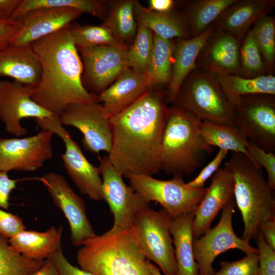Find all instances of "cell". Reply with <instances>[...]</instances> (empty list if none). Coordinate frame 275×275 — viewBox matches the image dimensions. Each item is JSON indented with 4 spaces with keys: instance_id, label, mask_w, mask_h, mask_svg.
I'll return each instance as SVG.
<instances>
[{
    "instance_id": "40",
    "label": "cell",
    "mask_w": 275,
    "mask_h": 275,
    "mask_svg": "<svg viewBox=\"0 0 275 275\" xmlns=\"http://www.w3.org/2000/svg\"><path fill=\"white\" fill-rule=\"evenodd\" d=\"M252 253L237 261H222L220 269L213 275H258V255Z\"/></svg>"
},
{
    "instance_id": "22",
    "label": "cell",
    "mask_w": 275,
    "mask_h": 275,
    "mask_svg": "<svg viewBox=\"0 0 275 275\" xmlns=\"http://www.w3.org/2000/svg\"><path fill=\"white\" fill-rule=\"evenodd\" d=\"M272 0H237L215 20V27L239 42L249 28L273 8Z\"/></svg>"
},
{
    "instance_id": "34",
    "label": "cell",
    "mask_w": 275,
    "mask_h": 275,
    "mask_svg": "<svg viewBox=\"0 0 275 275\" xmlns=\"http://www.w3.org/2000/svg\"><path fill=\"white\" fill-rule=\"evenodd\" d=\"M45 260H33L19 254L8 239L0 234V275H31L42 267Z\"/></svg>"
},
{
    "instance_id": "3",
    "label": "cell",
    "mask_w": 275,
    "mask_h": 275,
    "mask_svg": "<svg viewBox=\"0 0 275 275\" xmlns=\"http://www.w3.org/2000/svg\"><path fill=\"white\" fill-rule=\"evenodd\" d=\"M77 261L80 268L95 275H152L133 226L87 240Z\"/></svg>"
},
{
    "instance_id": "23",
    "label": "cell",
    "mask_w": 275,
    "mask_h": 275,
    "mask_svg": "<svg viewBox=\"0 0 275 275\" xmlns=\"http://www.w3.org/2000/svg\"><path fill=\"white\" fill-rule=\"evenodd\" d=\"M41 74L40 62L31 45H8L0 49V76L35 86Z\"/></svg>"
},
{
    "instance_id": "39",
    "label": "cell",
    "mask_w": 275,
    "mask_h": 275,
    "mask_svg": "<svg viewBox=\"0 0 275 275\" xmlns=\"http://www.w3.org/2000/svg\"><path fill=\"white\" fill-rule=\"evenodd\" d=\"M248 157L257 166L265 170L267 184L275 190V153L267 152L249 141L246 148Z\"/></svg>"
},
{
    "instance_id": "32",
    "label": "cell",
    "mask_w": 275,
    "mask_h": 275,
    "mask_svg": "<svg viewBox=\"0 0 275 275\" xmlns=\"http://www.w3.org/2000/svg\"><path fill=\"white\" fill-rule=\"evenodd\" d=\"M174 44L171 40L154 34L151 52L146 75L152 87L169 84L173 63Z\"/></svg>"
},
{
    "instance_id": "2",
    "label": "cell",
    "mask_w": 275,
    "mask_h": 275,
    "mask_svg": "<svg viewBox=\"0 0 275 275\" xmlns=\"http://www.w3.org/2000/svg\"><path fill=\"white\" fill-rule=\"evenodd\" d=\"M70 25L31 44L41 69L32 99L59 117L71 104L98 102L97 95L83 85V65Z\"/></svg>"
},
{
    "instance_id": "10",
    "label": "cell",
    "mask_w": 275,
    "mask_h": 275,
    "mask_svg": "<svg viewBox=\"0 0 275 275\" xmlns=\"http://www.w3.org/2000/svg\"><path fill=\"white\" fill-rule=\"evenodd\" d=\"M35 121L39 127L52 131L64 142L65 151L61 158L66 171L79 191L92 200H102V180L98 167L86 158L79 146L63 126L59 117L53 115Z\"/></svg>"
},
{
    "instance_id": "46",
    "label": "cell",
    "mask_w": 275,
    "mask_h": 275,
    "mask_svg": "<svg viewBox=\"0 0 275 275\" xmlns=\"http://www.w3.org/2000/svg\"><path fill=\"white\" fill-rule=\"evenodd\" d=\"M19 26L18 20L0 19V49L9 45L11 38Z\"/></svg>"
},
{
    "instance_id": "9",
    "label": "cell",
    "mask_w": 275,
    "mask_h": 275,
    "mask_svg": "<svg viewBox=\"0 0 275 275\" xmlns=\"http://www.w3.org/2000/svg\"><path fill=\"white\" fill-rule=\"evenodd\" d=\"M233 109L234 124L247 139L266 152L275 153L274 96H243Z\"/></svg>"
},
{
    "instance_id": "5",
    "label": "cell",
    "mask_w": 275,
    "mask_h": 275,
    "mask_svg": "<svg viewBox=\"0 0 275 275\" xmlns=\"http://www.w3.org/2000/svg\"><path fill=\"white\" fill-rule=\"evenodd\" d=\"M224 167L234 178V197L244 224L241 238L250 242L262 223L275 218L274 190L268 185L262 168L243 153L232 152Z\"/></svg>"
},
{
    "instance_id": "12",
    "label": "cell",
    "mask_w": 275,
    "mask_h": 275,
    "mask_svg": "<svg viewBox=\"0 0 275 275\" xmlns=\"http://www.w3.org/2000/svg\"><path fill=\"white\" fill-rule=\"evenodd\" d=\"M235 206L233 201L227 204L217 225L210 228L199 238H194L193 250L199 275H213L214 259L229 250L238 249L246 255L258 253L257 248L238 237L234 231L232 218Z\"/></svg>"
},
{
    "instance_id": "14",
    "label": "cell",
    "mask_w": 275,
    "mask_h": 275,
    "mask_svg": "<svg viewBox=\"0 0 275 275\" xmlns=\"http://www.w3.org/2000/svg\"><path fill=\"white\" fill-rule=\"evenodd\" d=\"M54 133L42 129L36 134L23 138L0 137V170L33 172L53 157Z\"/></svg>"
},
{
    "instance_id": "49",
    "label": "cell",
    "mask_w": 275,
    "mask_h": 275,
    "mask_svg": "<svg viewBox=\"0 0 275 275\" xmlns=\"http://www.w3.org/2000/svg\"><path fill=\"white\" fill-rule=\"evenodd\" d=\"M150 10L159 13L171 12L174 2L172 0H150L149 1Z\"/></svg>"
},
{
    "instance_id": "38",
    "label": "cell",
    "mask_w": 275,
    "mask_h": 275,
    "mask_svg": "<svg viewBox=\"0 0 275 275\" xmlns=\"http://www.w3.org/2000/svg\"><path fill=\"white\" fill-rule=\"evenodd\" d=\"M240 60L244 73L256 74L263 69L264 63L251 30L247 33L240 48Z\"/></svg>"
},
{
    "instance_id": "28",
    "label": "cell",
    "mask_w": 275,
    "mask_h": 275,
    "mask_svg": "<svg viewBox=\"0 0 275 275\" xmlns=\"http://www.w3.org/2000/svg\"><path fill=\"white\" fill-rule=\"evenodd\" d=\"M233 107L241 96L253 94L275 95V77L260 75L246 78L238 75H213Z\"/></svg>"
},
{
    "instance_id": "29",
    "label": "cell",
    "mask_w": 275,
    "mask_h": 275,
    "mask_svg": "<svg viewBox=\"0 0 275 275\" xmlns=\"http://www.w3.org/2000/svg\"><path fill=\"white\" fill-rule=\"evenodd\" d=\"M108 2L98 0H21L10 19L18 20L25 13L43 8L68 7L104 19Z\"/></svg>"
},
{
    "instance_id": "45",
    "label": "cell",
    "mask_w": 275,
    "mask_h": 275,
    "mask_svg": "<svg viewBox=\"0 0 275 275\" xmlns=\"http://www.w3.org/2000/svg\"><path fill=\"white\" fill-rule=\"evenodd\" d=\"M17 182V180L10 178L7 172L0 170V208L8 209L10 196Z\"/></svg>"
},
{
    "instance_id": "31",
    "label": "cell",
    "mask_w": 275,
    "mask_h": 275,
    "mask_svg": "<svg viewBox=\"0 0 275 275\" xmlns=\"http://www.w3.org/2000/svg\"><path fill=\"white\" fill-rule=\"evenodd\" d=\"M135 1L121 0L111 3L108 12L102 24L112 32L122 43L133 41L138 24L134 16Z\"/></svg>"
},
{
    "instance_id": "7",
    "label": "cell",
    "mask_w": 275,
    "mask_h": 275,
    "mask_svg": "<svg viewBox=\"0 0 275 275\" xmlns=\"http://www.w3.org/2000/svg\"><path fill=\"white\" fill-rule=\"evenodd\" d=\"M125 177L136 193L149 203H158L172 218L194 212L208 188L191 187L184 182L183 177L179 176L169 180L145 175H129Z\"/></svg>"
},
{
    "instance_id": "4",
    "label": "cell",
    "mask_w": 275,
    "mask_h": 275,
    "mask_svg": "<svg viewBox=\"0 0 275 275\" xmlns=\"http://www.w3.org/2000/svg\"><path fill=\"white\" fill-rule=\"evenodd\" d=\"M202 121L175 106L169 107L161 145L160 168L183 177L198 170L212 152L199 128Z\"/></svg>"
},
{
    "instance_id": "36",
    "label": "cell",
    "mask_w": 275,
    "mask_h": 275,
    "mask_svg": "<svg viewBox=\"0 0 275 275\" xmlns=\"http://www.w3.org/2000/svg\"><path fill=\"white\" fill-rule=\"evenodd\" d=\"M70 31L77 47L94 45H112L125 47L105 26L73 24Z\"/></svg>"
},
{
    "instance_id": "25",
    "label": "cell",
    "mask_w": 275,
    "mask_h": 275,
    "mask_svg": "<svg viewBox=\"0 0 275 275\" xmlns=\"http://www.w3.org/2000/svg\"><path fill=\"white\" fill-rule=\"evenodd\" d=\"M62 227L43 232L24 230L8 239L18 253L33 260H45L61 246Z\"/></svg>"
},
{
    "instance_id": "35",
    "label": "cell",
    "mask_w": 275,
    "mask_h": 275,
    "mask_svg": "<svg viewBox=\"0 0 275 275\" xmlns=\"http://www.w3.org/2000/svg\"><path fill=\"white\" fill-rule=\"evenodd\" d=\"M132 43L126 52L127 67L143 74L146 73L148 62L153 42V32L148 28L138 24Z\"/></svg>"
},
{
    "instance_id": "8",
    "label": "cell",
    "mask_w": 275,
    "mask_h": 275,
    "mask_svg": "<svg viewBox=\"0 0 275 275\" xmlns=\"http://www.w3.org/2000/svg\"><path fill=\"white\" fill-rule=\"evenodd\" d=\"M171 221L162 208L156 211L148 207L137 214L133 225L146 257L156 263L164 275L177 273Z\"/></svg>"
},
{
    "instance_id": "33",
    "label": "cell",
    "mask_w": 275,
    "mask_h": 275,
    "mask_svg": "<svg viewBox=\"0 0 275 275\" xmlns=\"http://www.w3.org/2000/svg\"><path fill=\"white\" fill-rule=\"evenodd\" d=\"M237 0H199L188 9L185 20L194 37L202 33L210 23Z\"/></svg>"
},
{
    "instance_id": "11",
    "label": "cell",
    "mask_w": 275,
    "mask_h": 275,
    "mask_svg": "<svg viewBox=\"0 0 275 275\" xmlns=\"http://www.w3.org/2000/svg\"><path fill=\"white\" fill-rule=\"evenodd\" d=\"M99 159L98 168L102 180L103 200L107 203L114 217L113 225L108 231L116 232L130 229L137 214L149 207L150 203L125 183L123 175L111 163L107 155Z\"/></svg>"
},
{
    "instance_id": "51",
    "label": "cell",
    "mask_w": 275,
    "mask_h": 275,
    "mask_svg": "<svg viewBox=\"0 0 275 275\" xmlns=\"http://www.w3.org/2000/svg\"><path fill=\"white\" fill-rule=\"evenodd\" d=\"M149 266L152 275H162L160 272V269L155 265L149 261Z\"/></svg>"
},
{
    "instance_id": "27",
    "label": "cell",
    "mask_w": 275,
    "mask_h": 275,
    "mask_svg": "<svg viewBox=\"0 0 275 275\" xmlns=\"http://www.w3.org/2000/svg\"><path fill=\"white\" fill-rule=\"evenodd\" d=\"M133 12L137 23L148 28L163 39L171 40L188 36L189 30L185 19L171 12H156L135 1Z\"/></svg>"
},
{
    "instance_id": "24",
    "label": "cell",
    "mask_w": 275,
    "mask_h": 275,
    "mask_svg": "<svg viewBox=\"0 0 275 275\" xmlns=\"http://www.w3.org/2000/svg\"><path fill=\"white\" fill-rule=\"evenodd\" d=\"M202 49L206 72L212 75L233 74L241 71L239 41L233 36L218 33Z\"/></svg>"
},
{
    "instance_id": "43",
    "label": "cell",
    "mask_w": 275,
    "mask_h": 275,
    "mask_svg": "<svg viewBox=\"0 0 275 275\" xmlns=\"http://www.w3.org/2000/svg\"><path fill=\"white\" fill-rule=\"evenodd\" d=\"M25 230L26 227L20 217L0 208V234L9 239Z\"/></svg>"
},
{
    "instance_id": "1",
    "label": "cell",
    "mask_w": 275,
    "mask_h": 275,
    "mask_svg": "<svg viewBox=\"0 0 275 275\" xmlns=\"http://www.w3.org/2000/svg\"><path fill=\"white\" fill-rule=\"evenodd\" d=\"M167 96L153 90L110 118L112 145L108 159L123 176H152L160 171L162 135L169 107Z\"/></svg>"
},
{
    "instance_id": "20",
    "label": "cell",
    "mask_w": 275,
    "mask_h": 275,
    "mask_svg": "<svg viewBox=\"0 0 275 275\" xmlns=\"http://www.w3.org/2000/svg\"><path fill=\"white\" fill-rule=\"evenodd\" d=\"M145 74L126 67L117 79L97 96L104 116L109 119L135 102L152 88Z\"/></svg>"
},
{
    "instance_id": "47",
    "label": "cell",
    "mask_w": 275,
    "mask_h": 275,
    "mask_svg": "<svg viewBox=\"0 0 275 275\" xmlns=\"http://www.w3.org/2000/svg\"><path fill=\"white\" fill-rule=\"evenodd\" d=\"M259 231L267 244L275 250V218L262 223Z\"/></svg>"
},
{
    "instance_id": "18",
    "label": "cell",
    "mask_w": 275,
    "mask_h": 275,
    "mask_svg": "<svg viewBox=\"0 0 275 275\" xmlns=\"http://www.w3.org/2000/svg\"><path fill=\"white\" fill-rule=\"evenodd\" d=\"M84 13L68 8L39 9L31 11L19 18L18 29L10 44L26 46L70 24Z\"/></svg>"
},
{
    "instance_id": "19",
    "label": "cell",
    "mask_w": 275,
    "mask_h": 275,
    "mask_svg": "<svg viewBox=\"0 0 275 275\" xmlns=\"http://www.w3.org/2000/svg\"><path fill=\"white\" fill-rule=\"evenodd\" d=\"M207 191L194 212L193 234L202 236L210 227L219 211L234 198L233 174L225 167L219 168L211 180Z\"/></svg>"
},
{
    "instance_id": "50",
    "label": "cell",
    "mask_w": 275,
    "mask_h": 275,
    "mask_svg": "<svg viewBox=\"0 0 275 275\" xmlns=\"http://www.w3.org/2000/svg\"><path fill=\"white\" fill-rule=\"evenodd\" d=\"M31 275H59L57 270L49 259H46L43 265Z\"/></svg>"
},
{
    "instance_id": "15",
    "label": "cell",
    "mask_w": 275,
    "mask_h": 275,
    "mask_svg": "<svg viewBox=\"0 0 275 275\" xmlns=\"http://www.w3.org/2000/svg\"><path fill=\"white\" fill-rule=\"evenodd\" d=\"M39 180L46 187L54 204L67 219L71 241L74 246H81L96 235L88 218L85 201L76 195L64 177L50 172Z\"/></svg>"
},
{
    "instance_id": "21",
    "label": "cell",
    "mask_w": 275,
    "mask_h": 275,
    "mask_svg": "<svg viewBox=\"0 0 275 275\" xmlns=\"http://www.w3.org/2000/svg\"><path fill=\"white\" fill-rule=\"evenodd\" d=\"M210 25L201 34L189 39H182L174 45L171 76L166 96L173 102L187 76L196 69V62L202 50L215 32Z\"/></svg>"
},
{
    "instance_id": "41",
    "label": "cell",
    "mask_w": 275,
    "mask_h": 275,
    "mask_svg": "<svg viewBox=\"0 0 275 275\" xmlns=\"http://www.w3.org/2000/svg\"><path fill=\"white\" fill-rule=\"evenodd\" d=\"M254 239L258 246V275H275V250L267 244L259 231Z\"/></svg>"
},
{
    "instance_id": "37",
    "label": "cell",
    "mask_w": 275,
    "mask_h": 275,
    "mask_svg": "<svg viewBox=\"0 0 275 275\" xmlns=\"http://www.w3.org/2000/svg\"><path fill=\"white\" fill-rule=\"evenodd\" d=\"M251 30L254 39L268 67L275 59V21L267 14L258 20Z\"/></svg>"
},
{
    "instance_id": "6",
    "label": "cell",
    "mask_w": 275,
    "mask_h": 275,
    "mask_svg": "<svg viewBox=\"0 0 275 275\" xmlns=\"http://www.w3.org/2000/svg\"><path fill=\"white\" fill-rule=\"evenodd\" d=\"M195 69L182 84L173 105L186 110L202 121L235 125L233 107L214 75Z\"/></svg>"
},
{
    "instance_id": "26",
    "label": "cell",
    "mask_w": 275,
    "mask_h": 275,
    "mask_svg": "<svg viewBox=\"0 0 275 275\" xmlns=\"http://www.w3.org/2000/svg\"><path fill=\"white\" fill-rule=\"evenodd\" d=\"M194 212L172 218L170 230L173 237L177 275H199L193 250V222Z\"/></svg>"
},
{
    "instance_id": "17",
    "label": "cell",
    "mask_w": 275,
    "mask_h": 275,
    "mask_svg": "<svg viewBox=\"0 0 275 275\" xmlns=\"http://www.w3.org/2000/svg\"><path fill=\"white\" fill-rule=\"evenodd\" d=\"M33 87L20 82L0 80V120L6 131L16 137L26 134L20 121L24 118L42 119L53 115L32 99Z\"/></svg>"
},
{
    "instance_id": "16",
    "label": "cell",
    "mask_w": 275,
    "mask_h": 275,
    "mask_svg": "<svg viewBox=\"0 0 275 275\" xmlns=\"http://www.w3.org/2000/svg\"><path fill=\"white\" fill-rule=\"evenodd\" d=\"M59 118L62 125L73 126L81 132V142L86 150L93 154H98L100 151L109 153L112 134L109 119L104 116L102 104H71Z\"/></svg>"
},
{
    "instance_id": "30",
    "label": "cell",
    "mask_w": 275,
    "mask_h": 275,
    "mask_svg": "<svg viewBox=\"0 0 275 275\" xmlns=\"http://www.w3.org/2000/svg\"><path fill=\"white\" fill-rule=\"evenodd\" d=\"M199 128L206 142L219 149L240 152L248 157L246 148L249 141L235 125H221L201 121Z\"/></svg>"
},
{
    "instance_id": "13",
    "label": "cell",
    "mask_w": 275,
    "mask_h": 275,
    "mask_svg": "<svg viewBox=\"0 0 275 275\" xmlns=\"http://www.w3.org/2000/svg\"><path fill=\"white\" fill-rule=\"evenodd\" d=\"M127 48L105 45L77 47L83 65L82 81L87 90L98 96L117 79L127 67Z\"/></svg>"
},
{
    "instance_id": "44",
    "label": "cell",
    "mask_w": 275,
    "mask_h": 275,
    "mask_svg": "<svg viewBox=\"0 0 275 275\" xmlns=\"http://www.w3.org/2000/svg\"><path fill=\"white\" fill-rule=\"evenodd\" d=\"M48 259L55 266L59 275H95L70 263L64 255L62 246Z\"/></svg>"
},
{
    "instance_id": "48",
    "label": "cell",
    "mask_w": 275,
    "mask_h": 275,
    "mask_svg": "<svg viewBox=\"0 0 275 275\" xmlns=\"http://www.w3.org/2000/svg\"><path fill=\"white\" fill-rule=\"evenodd\" d=\"M21 0H0V19H10Z\"/></svg>"
},
{
    "instance_id": "42",
    "label": "cell",
    "mask_w": 275,
    "mask_h": 275,
    "mask_svg": "<svg viewBox=\"0 0 275 275\" xmlns=\"http://www.w3.org/2000/svg\"><path fill=\"white\" fill-rule=\"evenodd\" d=\"M228 152L227 150L219 149L213 159L201 170L200 173L193 180L186 183L187 185L194 188L204 187L208 179L219 169Z\"/></svg>"
}]
</instances>
